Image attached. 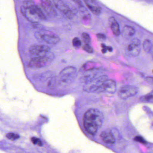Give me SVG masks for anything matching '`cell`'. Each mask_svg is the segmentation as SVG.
Instances as JSON below:
<instances>
[{
  "mask_svg": "<svg viewBox=\"0 0 153 153\" xmlns=\"http://www.w3.org/2000/svg\"><path fill=\"white\" fill-rule=\"evenodd\" d=\"M143 48L146 52L149 53L152 47V42L149 40H145L143 43Z\"/></svg>",
  "mask_w": 153,
  "mask_h": 153,
  "instance_id": "ac0fdd59",
  "label": "cell"
},
{
  "mask_svg": "<svg viewBox=\"0 0 153 153\" xmlns=\"http://www.w3.org/2000/svg\"><path fill=\"white\" fill-rule=\"evenodd\" d=\"M76 69L74 66H68L63 69L59 75L61 82L64 84H69L76 77Z\"/></svg>",
  "mask_w": 153,
  "mask_h": 153,
  "instance_id": "277c9868",
  "label": "cell"
},
{
  "mask_svg": "<svg viewBox=\"0 0 153 153\" xmlns=\"http://www.w3.org/2000/svg\"><path fill=\"white\" fill-rule=\"evenodd\" d=\"M101 73V72L100 70L98 69H95V68L88 70L84 73L82 77V79L84 81V82H85L87 81L91 80L95 77L101 75L100 74Z\"/></svg>",
  "mask_w": 153,
  "mask_h": 153,
  "instance_id": "4fadbf2b",
  "label": "cell"
},
{
  "mask_svg": "<svg viewBox=\"0 0 153 153\" xmlns=\"http://www.w3.org/2000/svg\"><path fill=\"white\" fill-rule=\"evenodd\" d=\"M123 33L125 36L128 37H132L135 33L134 28L131 26L126 25L123 29Z\"/></svg>",
  "mask_w": 153,
  "mask_h": 153,
  "instance_id": "2e32d148",
  "label": "cell"
},
{
  "mask_svg": "<svg viewBox=\"0 0 153 153\" xmlns=\"http://www.w3.org/2000/svg\"><path fill=\"white\" fill-rule=\"evenodd\" d=\"M86 5L87 4H94L95 3L94 0H83Z\"/></svg>",
  "mask_w": 153,
  "mask_h": 153,
  "instance_id": "f1b7e54d",
  "label": "cell"
},
{
  "mask_svg": "<svg viewBox=\"0 0 153 153\" xmlns=\"http://www.w3.org/2000/svg\"><path fill=\"white\" fill-rule=\"evenodd\" d=\"M55 7L62 12L68 19H71L74 16V13L70 7L62 0H53Z\"/></svg>",
  "mask_w": 153,
  "mask_h": 153,
  "instance_id": "9c48e42d",
  "label": "cell"
},
{
  "mask_svg": "<svg viewBox=\"0 0 153 153\" xmlns=\"http://www.w3.org/2000/svg\"><path fill=\"white\" fill-rule=\"evenodd\" d=\"M146 81L150 84H153V77H147L146 79Z\"/></svg>",
  "mask_w": 153,
  "mask_h": 153,
  "instance_id": "1f68e13d",
  "label": "cell"
},
{
  "mask_svg": "<svg viewBox=\"0 0 153 153\" xmlns=\"http://www.w3.org/2000/svg\"><path fill=\"white\" fill-rule=\"evenodd\" d=\"M144 99H145L146 101H151L152 100H153V91L146 95L144 97Z\"/></svg>",
  "mask_w": 153,
  "mask_h": 153,
  "instance_id": "484cf974",
  "label": "cell"
},
{
  "mask_svg": "<svg viewBox=\"0 0 153 153\" xmlns=\"http://www.w3.org/2000/svg\"><path fill=\"white\" fill-rule=\"evenodd\" d=\"M41 1L42 6L46 11L52 14H55L56 11L53 9L51 0H41Z\"/></svg>",
  "mask_w": 153,
  "mask_h": 153,
  "instance_id": "9a60e30c",
  "label": "cell"
},
{
  "mask_svg": "<svg viewBox=\"0 0 153 153\" xmlns=\"http://www.w3.org/2000/svg\"><path fill=\"white\" fill-rule=\"evenodd\" d=\"M102 48V52L103 54L106 53L107 51V47L106 45H104V44H102L101 45Z\"/></svg>",
  "mask_w": 153,
  "mask_h": 153,
  "instance_id": "4dcf8cb0",
  "label": "cell"
},
{
  "mask_svg": "<svg viewBox=\"0 0 153 153\" xmlns=\"http://www.w3.org/2000/svg\"><path fill=\"white\" fill-rule=\"evenodd\" d=\"M109 24L113 34L116 36H119L120 34V28L119 25L114 17H111L109 19Z\"/></svg>",
  "mask_w": 153,
  "mask_h": 153,
  "instance_id": "5bb4252c",
  "label": "cell"
},
{
  "mask_svg": "<svg viewBox=\"0 0 153 153\" xmlns=\"http://www.w3.org/2000/svg\"><path fill=\"white\" fill-rule=\"evenodd\" d=\"M73 46L75 48H79L81 46V41L78 37H75L73 40Z\"/></svg>",
  "mask_w": 153,
  "mask_h": 153,
  "instance_id": "44dd1931",
  "label": "cell"
},
{
  "mask_svg": "<svg viewBox=\"0 0 153 153\" xmlns=\"http://www.w3.org/2000/svg\"><path fill=\"white\" fill-rule=\"evenodd\" d=\"M72 1L79 6V8H81H81H84L81 0H72Z\"/></svg>",
  "mask_w": 153,
  "mask_h": 153,
  "instance_id": "83f0119b",
  "label": "cell"
},
{
  "mask_svg": "<svg viewBox=\"0 0 153 153\" xmlns=\"http://www.w3.org/2000/svg\"><path fill=\"white\" fill-rule=\"evenodd\" d=\"M127 51L128 54L132 56L138 55L141 52L140 40L138 39H133L128 46Z\"/></svg>",
  "mask_w": 153,
  "mask_h": 153,
  "instance_id": "8fae6325",
  "label": "cell"
},
{
  "mask_svg": "<svg viewBox=\"0 0 153 153\" xmlns=\"http://www.w3.org/2000/svg\"><path fill=\"white\" fill-rule=\"evenodd\" d=\"M36 13L37 14L38 16H39L40 19H46V18L45 15L44 13L42 11V10L40 9V8H39L37 5L36 6Z\"/></svg>",
  "mask_w": 153,
  "mask_h": 153,
  "instance_id": "d6986e66",
  "label": "cell"
},
{
  "mask_svg": "<svg viewBox=\"0 0 153 153\" xmlns=\"http://www.w3.org/2000/svg\"><path fill=\"white\" fill-rule=\"evenodd\" d=\"M31 141L34 144L37 145L39 146H43V143H42V141L40 139L36 138V137H32Z\"/></svg>",
  "mask_w": 153,
  "mask_h": 153,
  "instance_id": "7402d4cb",
  "label": "cell"
},
{
  "mask_svg": "<svg viewBox=\"0 0 153 153\" xmlns=\"http://www.w3.org/2000/svg\"><path fill=\"white\" fill-rule=\"evenodd\" d=\"M52 57L45 56L33 57L30 61L29 66L33 68H39L48 65L52 61Z\"/></svg>",
  "mask_w": 153,
  "mask_h": 153,
  "instance_id": "8992f818",
  "label": "cell"
},
{
  "mask_svg": "<svg viewBox=\"0 0 153 153\" xmlns=\"http://www.w3.org/2000/svg\"><path fill=\"white\" fill-rule=\"evenodd\" d=\"M100 137L103 142L107 144L113 145L116 142V139L114 134L109 130L102 131L101 133Z\"/></svg>",
  "mask_w": 153,
  "mask_h": 153,
  "instance_id": "7c38bea8",
  "label": "cell"
},
{
  "mask_svg": "<svg viewBox=\"0 0 153 153\" xmlns=\"http://www.w3.org/2000/svg\"><path fill=\"white\" fill-rule=\"evenodd\" d=\"M35 37L38 40H43L48 44L55 45L60 41V39L58 36L53 32L44 30H40L35 33Z\"/></svg>",
  "mask_w": 153,
  "mask_h": 153,
  "instance_id": "3957f363",
  "label": "cell"
},
{
  "mask_svg": "<svg viewBox=\"0 0 153 153\" xmlns=\"http://www.w3.org/2000/svg\"><path fill=\"white\" fill-rule=\"evenodd\" d=\"M50 48L45 45H34L30 47L29 52L34 57H43L47 55L49 53Z\"/></svg>",
  "mask_w": 153,
  "mask_h": 153,
  "instance_id": "52a82bcc",
  "label": "cell"
},
{
  "mask_svg": "<svg viewBox=\"0 0 153 153\" xmlns=\"http://www.w3.org/2000/svg\"><path fill=\"white\" fill-rule=\"evenodd\" d=\"M6 137L11 140H14L18 139L19 137V135L13 133H9L6 135Z\"/></svg>",
  "mask_w": 153,
  "mask_h": 153,
  "instance_id": "603a6c76",
  "label": "cell"
},
{
  "mask_svg": "<svg viewBox=\"0 0 153 153\" xmlns=\"http://www.w3.org/2000/svg\"><path fill=\"white\" fill-rule=\"evenodd\" d=\"M134 140L135 141H136V142H138V143H141L146 144V143L145 140L143 137L141 136L136 137L134 138Z\"/></svg>",
  "mask_w": 153,
  "mask_h": 153,
  "instance_id": "4316f807",
  "label": "cell"
},
{
  "mask_svg": "<svg viewBox=\"0 0 153 153\" xmlns=\"http://www.w3.org/2000/svg\"><path fill=\"white\" fill-rule=\"evenodd\" d=\"M36 6L35 4L30 7H26L22 6L21 7V12L22 15L30 22H38L39 19L36 11Z\"/></svg>",
  "mask_w": 153,
  "mask_h": 153,
  "instance_id": "5b68a950",
  "label": "cell"
},
{
  "mask_svg": "<svg viewBox=\"0 0 153 153\" xmlns=\"http://www.w3.org/2000/svg\"><path fill=\"white\" fill-rule=\"evenodd\" d=\"M86 6L88 9L92 12L94 14L98 15L100 14L102 11V9L100 6H97L94 4H87Z\"/></svg>",
  "mask_w": 153,
  "mask_h": 153,
  "instance_id": "e0dca14e",
  "label": "cell"
},
{
  "mask_svg": "<svg viewBox=\"0 0 153 153\" xmlns=\"http://www.w3.org/2000/svg\"></svg>",
  "mask_w": 153,
  "mask_h": 153,
  "instance_id": "836d02e7",
  "label": "cell"
},
{
  "mask_svg": "<svg viewBox=\"0 0 153 153\" xmlns=\"http://www.w3.org/2000/svg\"><path fill=\"white\" fill-rule=\"evenodd\" d=\"M104 120L103 114L97 109H90L85 113L83 124L86 132L91 135H95L102 125Z\"/></svg>",
  "mask_w": 153,
  "mask_h": 153,
  "instance_id": "6da1fadb",
  "label": "cell"
},
{
  "mask_svg": "<svg viewBox=\"0 0 153 153\" xmlns=\"http://www.w3.org/2000/svg\"><path fill=\"white\" fill-rule=\"evenodd\" d=\"M82 38L83 40L85 42V44H89L90 45L91 43V38L89 34H87L86 32H83L82 34Z\"/></svg>",
  "mask_w": 153,
  "mask_h": 153,
  "instance_id": "ffe728a7",
  "label": "cell"
},
{
  "mask_svg": "<svg viewBox=\"0 0 153 153\" xmlns=\"http://www.w3.org/2000/svg\"><path fill=\"white\" fill-rule=\"evenodd\" d=\"M107 50L109 51V52H111L113 50V49L111 47V46H107Z\"/></svg>",
  "mask_w": 153,
  "mask_h": 153,
  "instance_id": "d6a6232c",
  "label": "cell"
},
{
  "mask_svg": "<svg viewBox=\"0 0 153 153\" xmlns=\"http://www.w3.org/2000/svg\"><path fill=\"white\" fill-rule=\"evenodd\" d=\"M138 92L137 88L132 85L123 86L119 92V96L123 99H126L136 94Z\"/></svg>",
  "mask_w": 153,
  "mask_h": 153,
  "instance_id": "ba28073f",
  "label": "cell"
},
{
  "mask_svg": "<svg viewBox=\"0 0 153 153\" xmlns=\"http://www.w3.org/2000/svg\"><path fill=\"white\" fill-rule=\"evenodd\" d=\"M97 37L99 39H104L106 38V36L103 34H102V33H98L96 35Z\"/></svg>",
  "mask_w": 153,
  "mask_h": 153,
  "instance_id": "f546056e",
  "label": "cell"
},
{
  "mask_svg": "<svg viewBox=\"0 0 153 153\" xmlns=\"http://www.w3.org/2000/svg\"><path fill=\"white\" fill-rule=\"evenodd\" d=\"M34 4H35L34 2L31 0H27V1H24L23 2L22 6H24V7H30V6Z\"/></svg>",
  "mask_w": 153,
  "mask_h": 153,
  "instance_id": "d4e9b609",
  "label": "cell"
},
{
  "mask_svg": "<svg viewBox=\"0 0 153 153\" xmlns=\"http://www.w3.org/2000/svg\"><path fill=\"white\" fill-rule=\"evenodd\" d=\"M117 90V85L115 81L112 80L107 79L102 84L97 92H99L108 93H115Z\"/></svg>",
  "mask_w": 153,
  "mask_h": 153,
  "instance_id": "30bf717a",
  "label": "cell"
},
{
  "mask_svg": "<svg viewBox=\"0 0 153 153\" xmlns=\"http://www.w3.org/2000/svg\"><path fill=\"white\" fill-rule=\"evenodd\" d=\"M82 48L85 51H86L87 53H92L93 52L92 48L89 44H85V45L83 46Z\"/></svg>",
  "mask_w": 153,
  "mask_h": 153,
  "instance_id": "cb8c5ba5",
  "label": "cell"
},
{
  "mask_svg": "<svg viewBox=\"0 0 153 153\" xmlns=\"http://www.w3.org/2000/svg\"><path fill=\"white\" fill-rule=\"evenodd\" d=\"M108 79L106 75H100L84 82L83 87L84 91L87 93L97 92L103 82Z\"/></svg>",
  "mask_w": 153,
  "mask_h": 153,
  "instance_id": "7a4b0ae2",
  "label": "cell"
}]
</instances>
